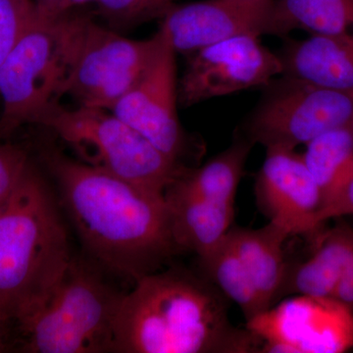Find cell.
Instances as JSON below:
<instances>
[{"instance_id":"cell-20","label":"cell","mask_w":353,"mask_h":353,"mask_svg":"<svg viewBox=\"0 0 353 353\" xmlns=\"http://www.w3.org/2000/svg\"><path fill=\"white\" fill-rule=\"evenodd\" d=\"M301 154L321 190L324 206L352 179L353 124L332 130L312 139Z\"/></svg>"},{"instance_id":"cell-26","label":"cell","mask_w":353,"mask_h":353,"mask_svg":"<svg viewBox=\"0 0 353 353\" xmlns=\"http://www.w3.org/2000/svg\"><path fill=\"white\" fill-rule=\"evenodd\" d=\"M333 297L353 310V254L341 273Z\"/></svg>"},{"instance_id":"cell-27","label":"cell","mask_w":353,"mask_h":353,"mask_svg":"<svg viewBox=\"0 0 353 353\" xmlns=\"http://www.w3.org/2000/svg\"><path fill=\"white\" fill-rule=\"evenodd\" d=\"M37 14L43 19H55L64 15L66 0H32Z\"/></svg>"},{"instance_id":"cell-17","label":"cell","mask_w":353,"mask_h":353,"mask_svg":"<svg viewBox=\"0 0 353 353\" xmlns=\"http://www.w3.org/2000/svg\"><path fill=\"white\" fill-rule=\"evenodd\" d=\"M352 254L353 230L348 227L332 230L310 259L294 268L288 267L280 299L288 294L333 297Z\"/></svg>"},{"instance_id":"cell-29","label":"cell","mask_w":353,"mask_h":353,"mask_svg":"<svg viewBox=\"0 0 353 353\" xmlns=\"http://www.w3.org/2000/svg\"><path fill=\"white\" fill-rule=\"evenodd\" d=\"M90 2H94V0H66L65 10H66V12H70V11L75 10L78 7L90 3Z\"/></svg>"},{"instance_id":"cell-14","label":"cell","mask_w":353,"mask_h":353,"mask_svg":"<svg viewBox=\"0 0 353 353\" xmlns=\"http://www.w3.org/2000/svg\"><path fill=\"white\" fill-rule=\"evenodd\" d=\"M277 53L282 65L281 75L353 92V31L289 39Z\"/></svg>"},{"instance_id":"cell-3","label":"cell","mask_w":353,"mask_h":353,"mask_svg":"<svg viewBox=\"0 0 353 353\" xmlns=\"http://www.w3.org/2000/svg\"><path fill=\"white\" fill-rule=\"evenodd\" d=\"M73 256L52 194L30 165L0 209V312L20 321L50 297Z\"/></svg>"},{"instance_id":"cell-5","label":"cell","mask_w":353,"mask_h":353,"mask_svg":"<svg viewBox=\"0 0 353 353\" xmlns=\"http://www.w3.org/2000/svg\"><path fill=\"white\" fill-rule=\"evenodd\" d=\"M124 294L77 257L50 297L16 322L17 341L30 353L112 352L114 325Z\"/></svg>"},{"instance_id":"cell-6","label":"cell","mask_w":353,"mask_h":353,"mask_svg":"<svg viewBox=\"0 0 353 353\" xmlns=\"http://www.w3.org/2000/svg\"><path fill=\"white\" fill-rule=\"evenodd\" d=\"M37 125L54 132L83 163L159 194L190 168L160 152L106 109L80 105L70 109L60 102L48 109Z\"/></svg>"},{"instance_id":"cell-15","label":"cell","mask_w":353,"mask_h":353,"mask_svg":"<svg viewBox=\"0 0 353 353\" xmlns=\"http://www.w3.org/2000/svg\"><path fill=\"white\" fill-rule=\"evenodd\" d=\"M170 210L172 230L180 252L205 256L231 229L234 206L197 196L172 183L164 192Z\"/></svg>"},{"instance_id":"cell-23","label":"cell","mask_w":353,"mask_h":353,"mask_svg":"<svg viewBox=\"0 0 353 353\" xmlns=\"http://www.w3.org/2000/svg\"><path fill=\"white\" fill-rule=\"evenodd\" d=\"M37 16L32 0H0V66Z\"/></svg>"},{"instance_id":"cell-7","label":"cell","mask_w":353,"mask_h":353,"mask_svg":"<svg viewBox=\"0 0 353 353\" xmlns=\"http://www.w3.org/2000/svg\"><path fill=\"white\" fill-rule=\"evenodd\" d=\"M236 134L253 145L296 150L325 132L353 124V92L279 75L261 88Z\"/></svg>"},{"instance_id":"cell-10","label":"cell","mask_w":353,"mask_h":353,"mask_svg":"<svg viewBox=\"0 0 353 353\" xmlns=\"http://www.w3.org/2000/svg\"><path fill=\"white\" fill-rule=\"evenodd\" d=\"M178 79L179 105L183 108L252 88H262L282 74L277 52L254 34H241L188 55Z\"/></svg>"},{"instance_id":"cell-1","label":"cell","mask_w":353,"mask_h":353,"mask_svg":"<svg viewBox=\"0 0 353 353\" xmlns=\"http://www.w3.org/2000/svg\"><path fill=\"white\" fill-rule=\"evenodd\" d=\"M43 159L95 266L136 282L160 270L180 252L164 194L72 159L59 150H46Z\"/></svg>"},{"instance_id":"cell-2","label":"cell","mask_w":353,"mask_h":353,"mask_svg":"<svg viewBox=\"0 0 353 353\" xmlns=\"http://www.w3.org/2000/svg\"><path fill=\"white\" fill-rule=\"evenodd\" d=\"M121 301L115 353H252L261 343L236 328L227 299L208 279L189 271L158 270L136 281Z\"/></svg>"},{"instance_id":"cell-30","label":"cell","mask_w":353,"mask_h":353,"mask_svg":"<svg viewBox=\"0 0 353 353\" xmlns=\"http://www.w3.org/2000/svg\"><path fill=\"white\" fill-rule=\"evenodd\" d=\"M240 1L246 2V3L255 4V6H271L274 0H240Z\"/></svg>"},{"instance_id":"cell-18","label":"cell","mask_w":353,"mask_h":353,"mask_svg":"<svg viewBox=\"0 0 353 353\" xmlns=\"http://www.w3.org/2000/svg\"><path fill=\"white\" fill-rule=\"evenodd\" d=\"M294 31L336 36L353 31V0H274L267 36L284 38Z\"/></svg>"},{"instance_id":"cell-19","label":"cell","mask_w":353,"mask_h":353,"mask_svg":"<svg viewBox=\"0 0 353 353\" xmlns=\"http://www.w3.org/2000/svg\"><path fill=\"white\" fill-rule=\"evenodd\" d=\"M253 145L236 134L233 143L199 168H189L174 183L197 196L234 206Z\"/></svg>"},{"instance_id":"cell-11","label":"cell","mask_w":353,"mask_h":353,"mask_svg":"<svg viewBox=\"0 0 353 353\" xmlns=\"http://www.w3.org/2000/svg\"><path fill=\"white\" fill-rule=\"evenodd\" d=\"M160 34L161 43L152 62L110 111L160 152L187 166L192 145L178 116L176 54Z\"/></svg>"},{"instance_id":"cell-28","label":"cell","mask_w":353,"mask_h":353,"mask_svg":"<svg viewBox=\"0 0 353 353\" xmlns=\"http://www.w3.org/2000/svg\"><path fill=\"white\" fill-rule=\"evenodd\" d=\"M15 322L0 312V352H7L11 347V343H12L11 326Z\"/></svg>"},{"instance_id":"cell-4","label":"cell","mask_w":353,"mask_h":353,"mask_svg":"<svg viewBox=\"0 0 353 353\" xmlns=\"http://www.w3.org/2000/svg\"><path fill=\"white\" fill-rule=\"evenodd\" d=\"M88 16H37L0 66V138L60 103Z\"/></svg>"},{"instance_id":"cell-22","label":"cell","mask_w":353,"mask_h":353,"mask_svg":"<svg viewBox=\"0 0 353 353\" xmlns=\"http://www.w3.org/2000/svg\"><path fill=\"white\" fill-rule=\"evenodd\" d=\"M97 13L114 31L161 19L176 0H94Z\"/></svg>"},{"instance_id":"cell-12","label":"cell","mask_w":353,"mask_h":353,"mask_svg":"<svg viewBox=\"0 0 353 353\" xmlns=\"http://www.w3.org/2000/svg\"><path fill=\"white\" fill-rule=\"evenodd\" d=\"M255 196L269 222L290 236L312 233L319 227L321 190L296 150L267 148L255 181Z\"/></svg>"},{"instance_id":"cell-16","label":"cell","mask_w":353,"mask_h":353,"mask_svg":"<svg viewBox=\"0 0 353 353\" xmlns=\"http://www.w3.org/2000/svg\"><path fill=\"white\" fill-rule=\"evenodd\" d=\"M228 236L267 310L279 303L284 285L289 265L283 248L289 234L269 222L260 229L231 228Z\"/></svg>"},{"instance_id":"cell-21","label":"cell","mask_w":353,"mask_h":353,"mask_svg":"<svg viewBox=\"0 0 353 353\" xmlns=\"http://www.w3.org/2000/svg\"><path fill=\"white\" fill-rule=\"evenodd\" d=\"M199 262L204 277L240 307L246 322L266 311L228 234Z\"/></svg>"},{"instance_id":"cell-9","label":"cell","mask_w":353,"mask_h":353,"mask_svg":"<svg viewBox=\"0 0 353 353\" xmlns=\"http://www.w3.org/2000/svg\"><path fill=\"white\" fill-rule=\"evenodd\" d=\"M260 352L343 353L353 348V310L334 297L294 296L246 322Z\"/></svg>"},{"instance_id":"cell-13","label":"cell","mask_w":353,"mask_h":353,"mask_svg":"<svg viewBox=\"0 0 353 353\" xmlns=\"http://www.w3.org/2000/svg\"><path fill=\"white\" fill-rule=\"evenodd\" d=\"M270 7L240 0L176 2L160 19L159 31L176 54L188 57L241 34L267 36Z\"/></svg>"},{"instance_id":"cell-24","label":"cell","mask_w":353,"mask_h":353,"mask_svg":"<svg viewBox=\"0 0 353 353\" xmlns=\"http://www.w3.org/2000/svg\"><path fill=\"white\" fill-rule=\"evenodd\" d=\"M30 165L27 153L20 146L0 143V209L19 185Z\"/></svg>"},{"instance_id":"cell-8","label":"cell","mask_w":353,"mask_h":353,"mask_svg":"<svg viewBox=\"0 0 353 353\" xmlns=\"http://www.w3.org/2000/svg\"><path fill=\"white\" fill-rule=\"evenodd\" d=\"M161 39L159 31L148 39L125 38L88 18L65 95L80 106L111 110L143 75Z\"/></svg>"},{"instance_id":"cell-25","label":"cell","mask_w":353,"mask_h":353,"mask_svg":"<svg viewBox=\"0 0 353 353\" xmlns=\"http://www.w3.org/2000/svg\"><path fill=\"white\" fill-rule=\"evenodd\" d=\"M348 215H353V176L338 196L323 206L318 214V225L320 227L332 218Z\"/></svg>"}]
</instances>
